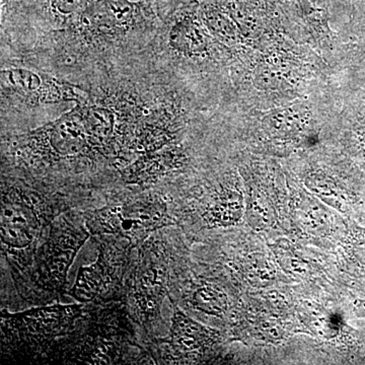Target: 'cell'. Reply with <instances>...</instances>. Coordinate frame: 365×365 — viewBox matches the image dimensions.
I'll list each match as a JSON object with an SVG mask.
<instances>
[{
  "mask_svg": "<svg viewBox=\"0 0 365 365\" xmlns=\"http://www.w3.org/2000/svg\"><path fill=\"white\" fill-rule=\"evenodd\" d=\"M41 222L37 209L25 199L2 196V248L6 251H26L34 248L39 239Z\"/></svg>",
  "mask_w": 365,
  "mask_h": 365,
  "instance_id": "cell-3",
  "label": "cell"
},
{
  "mask_svg": "<svg viewBox=\"0 0 365 365\" xmlns=\"http://www.w3.org/2000/svg\"><path fill=\"white\" fill-rule=\"evenodd\" d=\"M50 146L60 157L76 155L85 150L88 139L83 123L76 118H67L53 128Z\"/></svg>",
  "mask_w": 365,
  "mask_h": 365,
  "instance_id": "cell-8",
  "label": "cell"
},
{
  "mask_svg": "<svg viewBox=\"0 0 365 365\" xmlns=\"http://www.w3.org/2000/svg\"><path fill=\"white\" fill-rule=\"evenodd\" d=\"M111 281L109 266L106 264L104 255L101 253L96 263L79 269L76 283L68 294L81 304L93 302L107 292Z\"/></svg>",
  "mask_w": 365,
  "mask_h": 365,
  "instance_id": "cell-7",
  "label": "cell"
},
{
  "mask_svg": "<svg viewBox=\"0 0 365 365\" xmlns=\"http://www.w3.org/2000/svg\"><path fill=\"white\" fill-rule=\"evenodd\" d=\"M90 235L86 225L68 220L66 216L53 223L51 232L37 257L38 287L48 292L63 294L69 268Z\"/></svg>",
  "mask_w": 365,
  "mask_h": 365,
  "instance_id": "cell-1",
  "label": "cell"
},
{
  "mask_svg": "<svg viewBox=\"0 0 365 365\" xmlns=\"http://www.w3.org/2000/svg\"><path fill=\"white\" fill-rule=\"evenodd\" d=\"M242 215V196L237 192L225 190L213 199L205 212V218L212 225H230Z\"/></svg>",
  "mask_w": 365,
  "mask_h": 365,
  "instance_id": "cell-9",
  "label": "cell"
},
{
  "mask_svg": "<svg viewBox=\"0 0 365 365\" xmlns=\"http://www.w3.org/2000/svg\"><path fill=\"white\" fill-rule=\"evenodd\" d=\"M167 206L160 201L109 205L93 211L86 218V227L93 235H117L138 244L150 232L169 225Z\"/></svg>",
  "mask_w": 365,
  "mask_h": 365,
  "instance_id": "cell-2",
  "label": "cell"
},
{
  "mask_svg": "<svg viewBox=\"0 0 365 365\" xmlns=\"http://www.w3.org/2000/svg\"><path fill=\"white\" fill-rule=\"evenodd\" d=\"M192 304L203 313L222 317L227 312V297L217 288L204 285L193 294Z\"/></svg>",
  "mask_w": 365,
  "mask_h": 365,
  "instance_id": "cell-10",
  "label": "cell"
},
{
  "mask_svg": "<svg viewBox=\"0 0 365 365\" xmlns=\"http://www.w3.org/2000/svg\"><path fill=\"white\" fill-rule=\"evenodd\" d=\"M307 32L327 63L331 66L337 46L338 34L330 23L334 16L349 19L347 0H297Z\"/></svg>",
  "mask_w": 365,
  "mask_h": 365,
  "instance_id": "cell-4",
  "label": "cell"
},
{
  "mask_svg": "<svg viewBox=\"0 0 365 365\" xmlns=\"http://www.w3.org/2000/svg\"><path fill=\"white\" fill-rule=\"evenodd\" d=\"M217 340L215 331L196 323L179 309L175 311L168 342L177 355L190 357L203 354Z\"/></svg>",
  "mask_w": 365,
  "mask_h": 365,
  "instance_id": "cell-6",
  "label": "cell"
},
{
  "mask_svg": "<svg viewBox=\"0 0 365 365\" xmlns=\"http://www.w3.org/2000/svg\"><path fill=\"white\" fill-rule=\"evenodd\" d=\"M365 66V0H357L349 19L338 32L334 71Z\"/></svg>",
  "mask_w": 365,
  "mask_h": 365,
  "instance_id": "cell-5",
  "label": "cell"
},
{
  "mask_svg": "<svg viewBox=\"0 0 365 365\" xmlns=\"http://www.w3.org/2000/svg\"><path fill=\"white\" fill-rule=\"evenodd\" d=\"M356 1H357V0H347L348 6H349L350 14H351L352 7H353V6H354L355 2H356Z\"/></svg>",
  "mask_w": 365,
  "mask_h": 365,
  "instance_id": "cell-11",
  "label": "cell"
}]
</instances>
